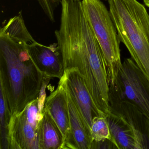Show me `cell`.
I'll return each instance as SVG.
<instances>
[{
  "label": "cell",
  "mask_w": 149,
  "mask_h": 149,
  "mask_svg": "<svg viewBox=\"0 0 149 149\" xmlns=\"http://www.w3.org/2000/svg\"><path fill=\"white\" fill-rule=\"evenodd\" d=\"M118 149L116 144L109 140H103L99 142H92L91 149Z\"/></svg>",
  "instance_id": "e0dca14e"
},
{
  "label": "cell",
  "mask_w": 149,
  "mask_h": 149,
  "mask_svg": "<svg viewBox=\"0 0 149 149\" xmlns=\"http://www.w3.org/2000/svg\"><path fill=\"white\" fill-rule=\"evenodd\" d=\"M44 109L48 111L61 132L62 149H77L70 130L67 93L63 76L57 88L46 98Z\"/></svg>",
  "instance_id": "9c48e42d"
},
{
  "label": "cell",
  "mask_w": 149,
  "mask_h": 149,
  "mask_svg": "<svg viewBox=\"0 0 149 149\" xmlns=\"http://www.w3.org/2000/svg\"><path fill=\"white\" fill-rule=\"evenodd\" d=\"M60 28L55 35L64 70L75 68L84 77L96 108L102 116L110 111L109 83L105 60L85 17L81 1L61 0Z\"/></svg>",
  "instance_id": "6da1fadb"
},
{
  "label": "cell",
  "mask_w": 149,
  "mask_h": 149,
  "mask_svg": "<svg viewBox=\"0 0 149 149\" xmlns=\"http://www.w3.org/2000/svg\"><path fill=\"white\" fill-rule=\"evenodd\" d=\"M109 110L121 118L131 129L137 149H149V119L132 104L109 97Z\"/></svg>",
  "instance_id": "ba28073f"
},
{
  "label": "cell",
  "mask_w": 149,
  "mask_h": 149,
  "mask_svg": "<svg viewBox=\"0 0 149 149\" xmlns=\"http://www.w3.org/2000/svg\"><path fill=\"white\" fill-rule=\"evenodd\" d=\"M61 2V0H59ZM70 1H81L82 0H70Z\"/></svg>",
  "instance_id": "d6986e66"
},
{
  "label": "cell",
  "mask_w": 149,
  "mask_h": 149,
  "mask_svg": "<svg viewBox=\"0 0 149 149\" xmlns=\"http://www.w3.org/2000/svg\"><path fill=\"white\" fill-rule=\"evenodd\" d=\"M65 86L68 99L70 130L77 149H91L93 142L92 138L85 127L80 112L65 84Z\"/></svg>",
  "instance_id": "8fae6325"
},
{
  "label": "cell",
  "mask_w": 149,
  "mask_h": 149,
  "mask_svg": "<svg viewBox=\"0 0 149 149\" xmlns=\"http://www.w3.org/2000/svg\"><path fill=\"white\" fill-rule=\"evenodd\" d=\"M143 2L145 5L149 8V0H143Z\"/></svg>",
  "instance_id": "ac0fdd59"
},
{
  "label": "cell",
  "mask_w": 149,
  "mask_h": 149,
  "mask_svg": "<svg viewBox=\"0 0 149 149\" xmlns=\"http://www.w3.org/2000/svg\"><path fill=\"white\" fill-rule=\"evenodd\" d=\"M33 38L22 11L0 29V88L12 116L37 99L42 85L43 75L29 53Z\"/></svg>",
  "instance_id": "7a4b0ae2"
},
{
  "label": "cell",
  "mask_w": 149,
  "mask_h": 149,
  "mask_svg": "<svg viewBox=\"0 0 149 149\" xmlns=\"http://www.w3.org/2000/svg\"><path fill=\"white\" fill-rule=\"evenodd\" d=\"M39 149H62L63 138L57 125L44 109L39 131Z\"/></svg>",
  "instance_id": "7c38bea8"
},
{
  "label": "cell",
  "mask_w": 149,
  "mask_h": 149,
  "mask_svg": "<svg viewBox=\"0 0 149 149\" xmlns=\"http://www.w3.org/2000/svg\"><path fill=\"white\" fill-rule=\"evenodd\" d=\"M81 2L85 17L102 52L109 83L122 64L116 29L109 11L101 0H82Z\"/></svg>",
  "instance_id": "277c9868"
},
{
  "label": "cell",
  "mask_w": 149,
  "mask_h": 149,
  "mask_svg": "<svg viewBox=\"0 0 149 149\" xmlns=\"http://www.w3.org/2000/svg\"><path fill=\"white\" fill-rule=\"evenodd\" d=\"M45 14L52 22H55V11L59 5V0H36Z\"/></svg>",
  "instance_id": "2e32d148"
},
{
  "label": "cell",
  "mask_w": 149,
  "mask_h": 149,
  "mask_svg": "<svg viewBox=\"0 0 149 149\" xmlns=\"http://www.w3.org/2000/svg\"><path fill=\"white\" fill-rule=\"evenodd\" d=\"M63 77L65 85L73 97L85 127L91 136V129L93 118L95 117L102 116L93 102L84 77L75 68L65 69Z\"/></svg>",
  "instance_id": "52a82bcc"
},
{
  "label": "cell",
  "mask_w": 149,
  "mask_h": 149,
  "mask_svg": "<svg viewBox=\"0 0 149 149\" xmlns=\"http://www.w3.org/2000/svg\"><path fill=\"white\" fill-rule=\"evenodd\" d=\"M91 138L94 142H99L109 139L118 146L114 139L105 116H97L93 118L91 129Z\"/></svg>",
  "instance_id": "9a60e30c"
},
{
  "label": "cell",
  "mask_w": 149,
  "mask_h": 149,
  "mask_svg": "<svg viewBox=\"0 0 149 149\" xmlns=\"http://www.w3.org/2000/svg\"><path fill=\"white\" fill-rule=\"evenodd\" d=\"M106 117L111 132L119 149H137L133 133L124 121L110 111Z\"/></svg>",
  "instance_id": "4fadbf2b"
},
{
  "label": "cell",
  "mask_w": 149,
  "mask_h": 149,
  "mask_svg": "<svg viewBox=\"0 0 149 149\" xmlns=\"http://www.w3.org/2000/svg\"><path fill=\"white\" fill-rule=\"evenodd\" d=\"M28 51L43 77L60 79L62 77L64 65L57 42L45 46L37 42L33 38L29 43Z\"/></svg>",
  "instance_id": "30bf717a"
},
{
  "label": "cell",
  "mask_w": 149,
  "mask_h": 149,
  "mask_svg": "<svg viewBox=\"0 0 149 149\" xmlns=\"http://www.w3.org/2000/svg\"><path fill=\"white\" fill-rule=\"evenodd\" d=\"M109 88V97L132 104L149 119V81L132 58L122 63Z\"/></svg>",
  "instance_id": "5b68a950"
},
{
  "label": "cell",
  "mask_w": 149,
  "mask_h": 149,
  "mask_svg": "<svg viewBox=\"0 0 149 149\" xmlns=\"http://www.w3.org/2000/svg\"><path fill=\"white\" fill-rule=\"evenodd\" d=\"M43 116L38 99L12 115L8 126L9 149H39V127Z\"/></svg>",
  "instance_id": "8992f818"
},
{
  "label": "cell",
  "mask_w": 149,
  "mask_h": 149,
  "mask_svg": "<svg viewBox=\"0 0 149 149\" xmlns=\"http://www.w3.org/2000/svg\"><path fill=\"white\" fill-rule=\"evenodd\" d=\"M12 115L4 92L0 88V149H9L8 126Z\"/></svg>",
  "instance_id": "5bb4252c"
},
{
  "label": "cell",
  "mask_w": 149,
  "mask_h": 149,
  "mask_svg": "<svg viewBox=\"0 0 149 149\" xmlns=\"http://www.w3.org/2000/svg\"><path fill=\"white\" fill-rule=\"evenodd\" d=\"M120 42L149 81V15L137 0H108Z\"/></svg>",
  "instance_id": "3957f363"
}]
</instances>
